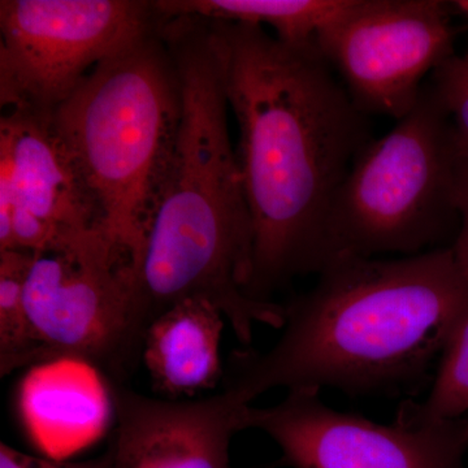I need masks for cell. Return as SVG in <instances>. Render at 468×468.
Segmentation results:
<instances>
[{"label": "cell", "mask_w": 468, "mask_h": 468, "mask_svg": "<svg viewBox=\"0 0 468 468\" xmlns=\"http://www.w3.org/2000/svg\"><path fill=\"white\" fill-rule=\"evenodd\" d=\"M454 205L460 228L451 248L458 267L468 282V162L463 160H461L460 169H458Z\"/></svg>", "instance_id": "cell-18"}, {"label": "cell", "mask_w": 468, "mask_h": 468, "mask_svg": "<svg viewBox=\"0 0 468 468\" xmlns=\"http://www.w3.org/2000/svg\"><path fill=\"white\" fill-rule=\"evenodd\" d=\"M452 8L442 0H354L316 46L363 113L399 122L454 55Z\"/></svg>", "instance_id": "cell-8"}, {"label": "cell", "mask_w": 468, "mask_h": 468, "mask_svg": "<svg viewBox=\"0 0 468 468\" xmlns=\"http://www.w3.org/2000/svg\"><path fill=\"white\" fill-rule=\"evenodd\" d=\"M467 412L468 311L442 351L430 394L421 403L403 405L399 415L419 423H431L461 419Z\"/></svg>", "instance_id": "cell-15"}, {"label": "cell", "mask_w": 468, "mask_h": 468, "mask_svg": "<svg viewBox=\"0 0 468 468\" xmlns=\"http://www.w3.org/2000/svg\"><path fill=\"white\" fill-rule=\"evenodd\" d=\"M354 0H158L165 18L194 17L223 23L270 27L288 45H314L353 5Z\"/></svg>", "instance_id": "cell-13"}, {"label": "cell", "mask_w": 468, "mask_h": 468, "mask_svg": "<svg viewBox=\"0 0 468 468\" xmlns=\"http://www.w3.org/2000/svg\"><path fill=\"white\" fill-rule=\"evenodd\" d=\"M160 26L95 68L50 115L104 229L133 263L180 120V80Z\"/></svg>", "instance_id": "cell-4"}, {"label": "cell", "mask_w": 468, "mask_h": 468, "mask_svg": "<svg viewBox=\"0 0 468 468\" xmlns=\"http://www.w3.org/2000/svg\"><path fill=\"white\" fill-rule=\"evenodd\" d=\"M0 468H112L110 452L85 461H60L18 451L7 443H0Z\"/></svg>", "instance_id": "cell-17"}, {"label": "cell", "mask_w": 468, "mask_h": 468, "mask_svg": "<svg viewBox=\"0 0 468 468\" xmlns=\"http://www.w3.org/2000/svg\"><path fill=\"white\" fill-rule=\"evenodd\" d=\"M33 252H0V375L38 365L27 319L26 289Z\"/></svg>", "instance_id": "cell-14"}, {"label": "cell", "mask_w": 468, "mask_h": 468, "mask_svg": "<svg viewBox=\"0 0 468 468\" xmlns=\"http://www.w3.org/2000/svg\"><path fill=\"white\" fill-rule=\"evenodd\" d=\"M162 32L177 67L181 110L133 263L138 322L146 334L175 304L205 300L248 345L255 324L282 329L285 310L246 294L252 223L217 58L201 18H167Z\"/></svg>", "instance_id": "cell-3"}, {"label": "cell", "mask_w": 468, "mask_h": 468, "mask_svg": "<svg viewBox=\"0 0 468 468\" xmlns=\"http://www.w3.org/2000/svg\"><path fill=\"white\" fill-rule=\"evenodd\" d=\"M460 165L451 122L427 81L411 112L354 160L329 214L328 261L441 248L449 224L458 218Z\"/></svg>", "instance_id": "cell-5"}, {"label": "cell", "mask_w": 468, "mask_h": 468, "mask_svg": "<svg viewBox=\"0 0 468 468\" xmlns=\"http://www.w3.org/2000/svg\"><path fill=\"white\" fill-rule=\"evenodd\" d=\"M452 3H454L455 8H457L463 16L468 18V0H458V2Z\"/></svg>", "instance_id": "cell-19"}, {"label": "cell", "mask_w": 468, "mask_h": 468, "mask_svg": "<svg viewBox=\"0 0 468 468\" xmlns=\"http://www.w3.org/2000/svg\"><path fill=\"white\" fill-rule=\"evenodd\" d=\"M223 314L211 302L186 300L165 311L144 335L143 362L156 392L181 401L212 390L224 378Z\"/></svg>", "instance_id": "cell-12"}, {"label": "cell", "mask_w": 468, "mask_h": 468, "mask_svg": "<svg viewBox=\"0 0 468 468\" xmlns=\"http://www.w3.org/2000/svg\"><path fill=\"white\" fill-rule=\"evenodd\" d=\"M428 84L449 117L461 160L468 162V54L452 55L437 68Z\"/></svg>", "instance_id": "cell-16"}, {"label": "cell", "mask_w": 468, "mask_h": 468, "mask_svg": "<svg viewBox=\"0 0 468 468\" xmlns=\"http://www.w3.org/2000/svg\"><path fill=\"white\" fill-rule=\"evenodd\" d=\"M112 468H230V442L251 403L223 390L201 399H151L113 385Z\"/></svg>", "instance_id": "cell-11"}, {"label": "cell", "mask_w": 468, "mask_h": 468, "mask_svg": "<svg viewBox=\"0 0 468 468\" xmlns=\"http://www.w3.org/2000/svg\"><path fill=\"white\" fill-rule=\"evenodd\" d=\"M284 306L270 350L234 351L224 390L251 403L275 388L372 393L426 377L468 311L451 246L396 258L338 255Z\"/></svg>", "instance_id": "cell-2"}, {"label": "cell", "mask_w": 468, "mask_h": 468, "mask_svg": "<svg viewBox=\"0 0 468 468\" xmlns=\"http://www.w3.org/2000/svg\"><path fill=\"white\" fill-rule=\"evenodd\" d=\"M26 303L38 365L80 363L113 387L143 359L133 261L103 230L33 254Z\"/></svg>", "instance_id": "cell-6"}, {"label": "cell", "mask_w": 468, "mask_h": 468, "mask_svg": "<svg viewBox=\"0 0 468 468\" xmlns=\"http://www.w3.org/2000/svg\"><path fill=\"white\" fill-rule=\"evenodd\" d=\"M159 21L154 3L140 0H2V109L51 115L95 68Z\"/></svg>", "instance_id": "cell-7"}, {"label": "cell", "mask_w": 468, "mask_h": 468, "mask_svg": "<svg viewBox=\"0 0 468 468\" xmlns=\"http://www.w3.org/2000/svg\"><path fill=\"white\" fill-rule=\"evenodd\" d=\"M203 21L239 125L252 223L246 294L267 302L294 277L325 266L335 194L374 137L316 43L288 45L261 27Z\"/></svg>", "instance_id": "cell-1"}, {"label": "cell", "mask_w": 468, "mask_h": 468, "mask_svg": "<svg viewBox=\"0 0 468 468\" xmlns=\"http://www.w3.org/2000/svg\"><path fill=\"white\" fill-rule=\"evenodd\" d=\"M5 112L0 120V252L36 254L86 234L106 232L97 203L50 115Z\"/></svg>", "instance_id": "cell-10"}, {"label": "cell", "mask_w": 468, "mask_h": 468, "mask_svg": "<svg viewBox=\"0 0 468 468\" xmlns=\"http://www.w3.org/2000/svg\"><path fill=\"white\" fill-rule=\"evenodd\" d=\"M246 428L266 433L292 468H462L468 420L393 424L338 411L319 389L289 390L271 408L249 406Z\"/></svg>", "instance_id": "cell-9"}]
</instances>
